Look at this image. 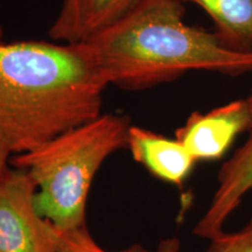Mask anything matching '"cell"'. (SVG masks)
Listing matches in <instances>:
<instances>
[{
    "mask_svg": "<svg viewBox=\"0 0 252 252\" xmlns=\"http://www.w3.org/2000/svg\"><path fill=\"white\" fill-rule=\"evenodd\" d=\"M179 0H135L117 20L83 41L109 83L141 90L194 70L252 72V50L231 48L216 33L185 23Z\"/></svg>",
    "mask_w": 252,
    "mask_h": 252,
    "instance_id": "7a4b0ae2",
    "label": "cell"
},
{
    "mask_svg": "<svg viewBox=\"0 0 252 252\" xmlns=\"http://www.w3.org/2000/svg\"><path fill=\"white\" fill-rule=\"evenodd\" d=\"M200 6L214 21L217 36L231 48L252 50V0H179Z\"/></svg>",
    "mask_w": 252,
    "mask_h": 252,
    "instance_id": "9c48e42d",
    "label": "cell"
},
{
    "mask_svg": "<svg viewBox=\"0 0 252 252\" xmlns=\"http://www.w3.org/2000/svg\"><path fill=\"white\" fill-rule=\"evenodd\" d=\"M1 36H2V32H1V28H0V41H1Z\"/></svg>",
    "mask_w": 252,
    "mask_h": 252,
    "instance_id": "5bb4252c",
    "label": "cell"
},
{
    "mask_svg": "<svg viewBox=\"0 0 252 252\" xmlns=\"http://www.w3.org/2000/svg\"><path fill=\"white\" fill-rule=\"evenodd\" d=\"M36 186L26 171L0 178V252H55L62 231L37 212Z\"/></svg>",
    "mask_w": 252,
    "mask_h": 252,
    "instance_id": "277c9868",
    "label": "cell"
},
{
    "mask_svg": "<svg viewBox=\"0 0 252 252\" xmlns=\"http://www.w3.org/2000/svg\"><path fill=\"white\" fill-rule=\"evenodd\" d=\"M245 99L250 112L248 137L220 167L215 193L193 231L195 236L208 241L224 231L226 220L252 190V90Z\"/></svg>",
    "mask_w": 252,
    "mask_h": 252,
    "instance_id": "8992f818",
    "label": "cell"
},
{
    "mask_svg": "<svg viewBox=\"0 0 252 252\" xmlns=\"http://www.w3.org/2000/svg\"><path fill=\"white\" fill-rule=\"evenodd\" d=\"M207 252H252V217L242 229L209 239Z\"/></svg>",
    "mask_w": 252,
    "mask_h": 252,
    "instance_id": "8fae6325",
    "label": "cell"
},
{
    "mask_svg": "<svg viewBox=\"0 0 252 252\" xmlns=\"http://www.w3.org/2000/svg\"><path fill=\"white\" fill-rule=\"evenodd\" d=\"M135 0H62L49 30L53 40L83 42L103 30L134 4Z\"/></svg>",
    "mask_w": 252,
    "mask_h": 252,
    "instance_id": "ba28073f",
    "label": "cell"
},
{
    "mask_svg": "<svg viewBox=\"0 0 252 252\" xmlns=\"http://www.w3.org/2000/svg\"><path fill=\"white\" fill-rule=\"evenodd\" d=\"M181 244L176 237H169L162 239L158 245L157 252H180Z\"/></svg>",
    "mask_w": 252,
    "mask_h": 252,
    "instance_id": "7c38bea8",
    "label": "cell"
},
{
    "mask_svg": "<svg viewBox=\"0 0 252 252\" xmlns=\"http://www.w3.org/2000/svg\"><path fill=\"white\" fill-rule=\"evenodd\" d=\"M55 252H150L143 245L133 244L121 251H108L103 249L89 234L87 226L62 231L59 247Z\"/></svg>",
    "mask_w": 252,
    "mask_h": 252,
    "instance_id": "30bf717a",
    "label": "cell"
},
{
    "mask_svg": "<svg viewBox=\"0 0 252 252\" xmlns=\"http://www.w3.org/2000/svg\"><path fill=\"white\" fill-rule=\"evenodd\" d=\"M133 159L153 176L182 188L196 160L181 141L140 126H130L126 145Z\"/></svg>",
    "mask_w": 252,
    "mask_h": 252,
    "instance_id": "52a82bcc",
    "label": "cell"
},
{
    "mask_svg": "<svg viewBox=\"0 0 252 252\" xmlns=\"http://www.w3.org/2000/svg\"><path fill=\"white\" fill-rule=\"evenodd\" d=\"M130 121L102 113L35 149L15 154L11 166L24 169L36 186L37 212L61 231L86 225V207L100 166L125 149Z\"/></svg>",
    "mask_w": 252,
    "mask_h": 252,
    "instance_id": "3957f363",
    "label": "cell"
},
{
    "mask_svg": "<svg viewBox=\"0 0 252 252\" xmlns=\"http://www.w3.org/2000/svg\"><path fill=\"white\" fill-rule=\"evenodd\" d=\"M250 112L247 99H236L208 112L194 111L175 138L196 161H213L225 156L238 134L247 132Z\"/></svg>",
    "mask_w": 252,
    "mask_h": 252,
    "instance_id": "5b68a950",
    "label": "cell"
},
{
    "mask_svg": "<svg viewBox=\"0 0 252 252\" xmlns=\"http://www.w3.org/2000/svg\"><path fill=\"white\" fill-rule=\"evenodd\" d=\"M9 157H11V153H9L5 147H2L1 145H0V178H1L2 175H5V173L11 168V167H9V165H11V159H9Z\"/></svg>",
    "mask_w": 252,
    "mask_h": 252,
    "instance_id": "4fadbf2b",
    "label": "cell"
},
{
    "mask_svg": "<svg viewBox=\"0 0 252 252\" xmlns=\"http://www.w3.org/2000/svg\"><path fill=\"white\" fill-rule=\"evenodd\" d=\"M108 86L86 42L0 41V145L25 153L94 121Z\"/></svg>",
    "mask_w": 252,
    "mask_h": 252,
    "instance_id": "6da1fadb",
    "label": "cell"
}]
</instances>
